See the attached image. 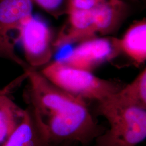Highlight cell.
<instances>
[{
  "label": "cell",
  "mask_w": 146,
  "mask_h": 146,
  "mask_svg": "<svg viewBox=\"0 0 146 146\" xmlns=\"http://www.w3.org/2000/svg\"><path fill=\"white\" fill-rule=\"evenodd\" d=\"M95 113L107 121L109 127L93 146H136L146 139V109L121 102L114 95L96 103Z\"/></svg>",
  "instance_id": "cell-1"
},
{
  "label": "cell",
  "mask_w": 146,
  "mask_h": 146,
  "mask_svg": "<svg viewBox=\"0 0 146 146\" xmlns=\"http://www.w3.org/2000/svg\"><path fill=\"white\" fill-rule=\"evenodd\" d=\"M40 72L60 88L96 103L108 99L124 86L116 81L99 78L92 72L68 66L61 60L48 63Z\"/></svg>",
  "instance_id": "cell-2"
},
{
  "label": "cell",
  "mask_w": 146,
  "mask_h": 146,
  "mask_svg": "<svg viewBox=\"0 0 146 146\" xmlns=\"http://www.w3.org/2000/svg\"><path fill=\"white\" fill-rule=\"evenodd\" d=\"M50 141L55 143L90 144L104 129L83 100L73 107L44 119Z\"/></svg>",
  "instance_id": "cell-3"
},
{
  "label": "cell",
  "mask_w": 146,
  "mask_h": 146,
  "mask_svg": "<svg viewBox=\"0 0 146 146\" xmlns=\"http://www.w3.org/2000/svg\"><path fill=\"white\" fill-rule=\"evenodd\" d=\"M25 62L29 68L36 69L49 63L54 50L52 33L45 21L33 14L22 21L17 34Z\"/></svg>",
  "instance_id": "cell-4"
},
{
  "label": "cell",
  "mask_w": 146,
  "mask_h": 146,
  "mask_svg": "<svg viewBox=\"0 0 146 146\" xmlns=\"http://www.w3.org/2000/svg\"><path fill=\"white\" fill-rule=\"evenodd\" d=\"M33 0H0V58L9 60L26 69L25 61L15 52L13 33L17 34L22 21L32 14Z\"/></svg>",
  "instance_id": "cell-5"
},
{
  "label": "cell",
  "mask_w": 146,
  "mask_h": 146,
  "mask_svg": "<svg viewBox=\"0 0 146 146\" xmlns=\"http://www.w3.org/2000/svg\"><path fill=\"white\" fill-rule=\"evenodd\" d=\"M119 54L118 38L95 37L80 42L61 61L73 67L91 72Z\"/></svg>",
  "instance_id": "cell-6"
},
{
  "label": "cell",
  "mask_w": 146,
  "mask_h": 146,
  "mask_svg": "<svg viewBox=\"0 0 146 146\" xmlns=\"http://www.w3.org/2000/svg\"><path fill=\"white\" fill-rule=\"evenodd\" d=\"M50 143L44 119L28 105L21 124L3 146H50Z\"/></svg>",
  "instance_id": "cell-7"
},
{
  "label": "cell",
  "mask_w": 146,
  "mask_h": 146,
  "mask_svg": "<svg viewBox=\"0 0 146 146\" xmlns=\"http://www.w3.org/2000/svg\"><path fill=\"white\" fill-rule=\"evenodd\" d=\"M68 21L54 40V49L96 37L93 9L80 10L68 8Z\"/></svg>",
  "instance_id": "cell-8"
},
{
  "label": "cell",
  "mask_w": 146,
  "mask_h": 146,
  "mask_svg": "<svg viewBox=\"0 0 146 146\" xmlns=\"http://www.w3.org/2000/svg\"><path fill=\"white\" fill-rule=\"evenodd\" d=\"M131 11L130 0H105L93 9L96 34L107 35L120 27Z\"/></svg>",
  "instance_id": "cell-9"
},
{
  "label": "cell",
  "mask_w": 146,
  "mask_h": 146,
  "mask_svg": "<svg viewBox=\"0 0 146 146\" xmlns=\"http://www.w3.org/2000/svg\"><path fill=\"white\" fill-rule=\"evenodd\" d=\"M120 53L137 66L146 62V18L134 22L118 38Z\"/></svg>",
  "instance_id": "cell-10"
},
{
  "label": "cell",
  "mask_w": 146,
  "mask_h": 146,
  "mask_svg": "<svg viewBox=\"0 0 146 146\" xmlns=\"http://www.w3.org/2000/svg\"><path fill=\"white\" fill-rule=\"evenodd\" d=\"M25 115V109L17 106L7 94L0 90V146H3L15 132Z\"/></svg>",
  "instance_id": "cell-11"
},
{
  "label": "cell",
  "mask_w": 146,
  "mask_h": 146,
  "mask_svg": "<svg viewBox=\"0 0 146 146\" xmlns=\"http://www.w3.org/2000/svg\"><path fill=\"white\" fill-rule=\"evenodd\" d=\"M114 96L121 102L146 109V68L131 82L124 86Z\"/></svg>",
  "instance_id": "cell-12"
},
{
  "label": "cell",
  "mask_w": 146,
  "mask_h": 146,
  "mask_svg": "<svg viewBox=\"0 0 146 146\" xmlns=\"http://www.w3.org/2000/svg\"><path fill=\"white\" fill-rule=\"evenodd\" d=\"M44 10L55 17L67 13L68 0H33Z\"/></svg>",
  "instance_id": "cell-13"
},
{
  "label": "cell",
  "mask_w": 146,
  "mask_h": 146,
  "mask_svg": "<svg viewBox=\"0 0 146 146\" xmlns=\"http://www.w3.org/2000/svg\"><path fill=\"white\" fill-rule=\"evenodd\" d=\"M101 2H102L99 0H68V8L80 10H90Z\"/></svg>",
  "instance_id": "cell-14"
},
{
  "label": "cell",
  "mask_w": 146,
  "mask_h": 146,
  "mask_svg": "<svg viewBox=\"0 0 146 146\" xmlns=\"http://www.w3.org/2000/svg\"><path fill=\"white\" fill-rule=\"evenodd\" d=\"M72 144L67 143H50V146H71Z\"/></svg>",
  "instance_id": "cell-15"
},
{
  "label": "cell",
  "mask_w": 146,
  "mask_h": 146,
  "mask_svg": "<svg viewBox=\"0 0 146 146\" xmlns=\"http://www.w3.org/2000/svg\"><path fill=\"white\" fill-rule=\"evenodd\" d=\"M100 1H101V2H103V1H104L105 0H99Z\"/></svg>",
  "instance_id": "cell-16"
}]
</instances>
